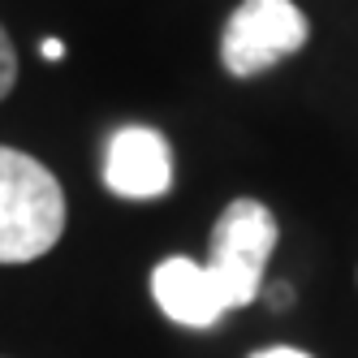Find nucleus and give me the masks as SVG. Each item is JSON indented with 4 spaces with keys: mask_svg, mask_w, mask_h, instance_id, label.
<instances>
[{
    "mask_svg": "<svg viewBox=\"0 0 358 358\" xmlns=\"http://www.w3.org/2000/svg\"><path fill=\"white\" fill-rule=\"evenodd\" d=\"M104 182L117 199H160L173 186V151L160 130L125 125L108 143Z\"/></svg>",
    "mask_w": 358,
    "mask_h": 358,
    "instance_id": "nucleus-4",
    "label": "nucleus"
},
{
    "mask_svg": "<svg viewBox=\"0 0 358 358\" xmlns=\"http://www.w3.org/2000/svg\"><path fill=\"white\" fill-rule=\"evenodd\" d=\"M250 358H311V354H302V350H294V345H268V350L250 354Z\"/></svg>",
    "mask_w": 358,
    "mask_h": 358,
    "instance_id": "nucleus-7",
    "label": "nucleus"
},
{
    "mask_svg": "<svg viewBox=\"0 0 358 358\" xmlns=\"http://www.w3.org/2000/svg\"><path fill=\"white\" fill-rule=\"evenodd\" d=\"M39 52H43L48 61H61V57H65V43H61V39H43V43H39Z\"/></svg>",
    "mask_w": 358,
    "mask_h": 358,
    "instance_id": "nucleus-8",
    "label": "nucleus"
},
{
    "mask_svg": "<svg viewBox=\"0 0 358 358\" xmlns=\"http://www.w3.org/2000/svg\"><path fill=\"white\" fill-rule=\"evenodd\" d=\"M306 35H311V27L294 0H242L224 22L220 61L234 78H255L276 61L294 57L306 43Z\"/></svg>",
    "mask_w": 358,
    "mask_h": 358,
    "instance_id": "nucleus-3",
    "label": "nucleus"
},
{
    "mask_svg": "<svg viewBox=\"0 0 358 358\" xmlns=\"http://www.w3.org/2000/svg\"><path fill=\"white\" fill-rule=\"evenodd\" d=\"M276 216L259 199H234L212 229V264H203L224 311L250 306L264 289V268L276 250Z\"/></svg>",
    "mask_w": 358,
    "mask_h": 358,
    "instance_id": "nucleus-2",
    "label": "nucleus"
},
{
    "mask_svg": "<svg viewBox=\"0 0 358 358\" xmlns=\"http://www.w3.org/2000/svg\"><path fill=\"white\" fill-rule=\"evenodd\" d=\"M65 234V190L35 156L0 147V264H31Z\"/></svg>",
    "mask_w": 358,
    "mask_h": 358,
    "instance_id": "nucleus-1",
    "label": "nucleus"
},
{
    "mask_svg": "<svg viewBox=\"0 0 358 358\" xmlns=\"http://www.w3.org/2000/svg\"><path fill=\"white\" fill-rule=\"evenodd\" d=\"M13 83H17V52H13L5 27H0V99L13 91Z\"/></svg>",
    "mask_w": 358,
    "mask_h": 358,
    "instance_id": "nucleus-6",
    "label": "nucleus"
},
{
    "mask_svg": "<svg viewBox=\"0 0 358 358\" xmlns=\"http://www.w3.org/2000/svg\"><path fill=\"white\" fill-rule=\"evenodd\" d=\"M151 294H156V306L173 324H186V328H212L229 315L208 268L186 259V255H173V259L156 264V272H151Z\"/></svg>",
    "mask_w": 358,
    "mask_h": 358,
    "instance_id": "nucleus-5",
    "label": "nucleus"
}]
</instances>
